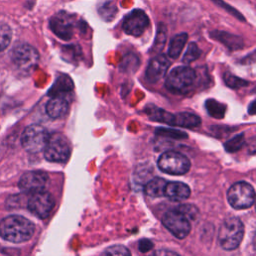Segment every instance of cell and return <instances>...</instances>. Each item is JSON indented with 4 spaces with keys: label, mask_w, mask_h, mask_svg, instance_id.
Returning a JSON list of instances; mask_svg holds the SVG:
<instances>
[{
    "label": "cell",
    "mask_w": 256,
    "mask_h": 256,
    "mask_svg": "<svg viewBox=\"0 0 256 256\" xmlns=\"http://www.w3.org/2000/svg\"><path fill=\"white\" fill-rule=\"evenodd\" d=\"M34 231V224L22 216H8L0 222V236L9 242L22 243L28 241L32 238Z\"/></svg>",
    "instance_id": "1"
},
{
    "label": "cell",
    "mask_w": 256,
    "mask_h": 256,
    "mask_svg": "<svg viewBox=\"0 0 256 256\" xmlns=\"http://www.w3.org/2000/svg\"><path fill=\"white\" fill-rule=\"evenodd\" d=\"M244 236V225L240 219L230 217L226 219L219 229V243L225 250L232 251L238 248Z\"/></svg>",
    "instance_id": "2"
},
{
    "label": "cell",
    "mask_w": 256,
    "mask_h": 256,
    "mask_svg": "<svg viewBox=\"0 0 256 256\" xmlns=\"http://www.w3.org/2000/svg\"><path fill=\"white\" fill-rule=\"evenodd\" d=\"M197 73L188 66L174 68L166 78L165 86L173 93H185L195 84Z\"/></svg>",
    "instance_id": "3"
},
{
    "label": "cell",
    "mask_w": 256,
    "mask_h": 256,
    "mask_svg": "<svg viewBox=\"0 0 256 256\" xmlns=\"http://www.w3.org/2000/svg\"><path fill=\"white\" fill-rule=\"evenodd\" d=\"M70 154V144L64 135L60 133L50 135L44 149V156L48 161L63 163L69 159Z\"/></svg>",
    "instance_id": "4"
},
{
    "label": "cell",
    "mask_w": 256,
    "mask_h": 256,
    "mask_svg": "<svg viewBox=\"0 0 256 256\" xmlns=\"http://www.w3.org/2000/svg\"><path fill=\"white\" fill-rule=\"evenodd\" d=\"M49 137L50 134L44 127L40 125L28 126L22 134V146L29 153H39L44 151Z\"/></svg>",
    "instance_id": "5"
},
{
    "label": "cell",
    "mask_w": 256,
    "mask_h": 256,
    "mask_svg": "<svg viewBox=\"0 0 256 256\" xmlns=\"http://www.w3.org/2000/svg\"><path fill=\"white\" fill-rule=\"evenodd\" d=\"M190 160L182 153L168 151L163 153L158 160L161 171L171 175H183L190 170Z\"/></svg>",
    "instance_id": "6"
},
{
    "label": "cell",
    "mask_w": 256,
    "mask_h": 256,
    "mask_svg": "<svg viewBox=\"0 0 256 256\" xmlns=\"http://www.w3.org/2000/svg\"><path fill=\"white\" fill-rule=\"evenodd\" d=\"M229 204L235 209L250 208L256 198L254 188L246 182H238L231 186L227 193Z\"/></svg>",
    "instance_id": "7"
},
{
    "label": "cell",
    "mask_w": 256,
    "mask_h": 256,
    "mask_svg": "<svg viewBox=\"0 0 256 256\" xmlns=\"http://www.w3.org/2000/svg\"><path fill=\"white\" fill-rule=\"evenodd\" d=\"M163 225L168 229L176 238L184 239L191 231L190 220L177 209L166 212L162 219Z\"/></svg>",
    "instance_id": "8"
},
{
    "label": "cell",
    "mask_w": 256,
    "mask_h": 256,
    "mask_svg": "<svg viewBox=\"0 0 256 256\" xmlns=\"http://www.w3.org/2000/svg\"><path fill=\"white\" fill-rule=\"evenodd\" d=\"M55 200L52 194L43 190L31 193L28 200L29 210L39 218H46L53 210Z\"/></svg>",
    "instance_id": "9"
},
{
    "label": "cell",
    "mask_w": 256,
    "mask_h": 256,
    "mask_svg": "<svg viewBox=\"0 0 256 256\" xmlns=\"http://www.w3.org/2000/svg\"><path fill=\"white\" fill-rule=\"evenodd\" d=\"M39 58L37 50L28 44H20L12 51V60L14 64L25 71L36 67Z\"/></svg>",
    "instance_id": "10"
},
{
    "label": "cell",
    "mask_w": 256,
    "mask_h": 256,
    "mask_svg": "<svg viewBox=\"0 0 256 256\" xmlns=\"http://www.w3.org/2000/svg\"><path fill=\"white\" fill-rule=\"evenodd\" d=\"M149 25V18L142 10L136 9L130 12L124 19L123 31L131 36H141Z\"/></svg>",
    "instance_id": "11"
},
{
    "label": "cell",
    "mask_w": 256,
    "mask_h": 256,
    "mask_svg": "<svg viewBox=\"0 0 256 256\" xmlns=\"http://www.w3.org/2000/svg\"><path fill=\"white\" fill-rule=\"evenodd\" d=\"M48 181V175L43 171H30L25 174L20 179L19 186L23 191L26 192H36L43 190Z\"/></svg>",
    "instance_id": "12"
},
{
    "label": "cell",
    "mask_w": 256,
    "mask_h": 256,
    "mask_svg": "<svg viewBox=\"0 0 256 256\" xmlns=\"http://www.w3.org/2000/svg\"><path fill=\"white\" fill-rule=\"evenodd\" d=\"M170 64V61L164 55H158L154 57L150 61L145 72L147 81L152 84L160 81L166 75Z\"/></svg>",
    "instance_id": "13"
},
{
    "label": "cell",
    "mask_w": 256,
    "mask_h": 256,
    "mask_svg": "<svg viewBox=\"0 0 256 256\" xmlns=\"http://www.w3.org/2000/svg\"><path fill=\"white\" fill-rule=\"evenodd\" d=\"M51 30L63 40L72 38L74 32V24L71 17L66 13H59L55 15L50 21Z\"/></svg>",
    "instance_id": "14"
},
{
    "label": "cell",
    "mask_w": 256,
    "mask_h": 256,
    "mask_svg": "<svg viewBox=\"0 0 256 256\" xmlns=\"http://www.w3.org/2000/svg\"><path fill=\"white\" fill-rule=\"evenodd\" d=\"M210 37L222 43L224 46L232 51L239 50L244 47V40L240 36L231 34L226 31H212L210 33Z\"/></svg>",
    "instance_id": "15"
},
{
    "label": "cell",
    "mask_w": 256,
    "mask_h": 256,
    "mask_svg": "<svg viewBox=\"0 0 256 256\" xmlns=\"http://www.w3.org/2000/svg\"><path fill=\"white\" fill-rule=\"evenodd\" d=\"M69 110V103L64 96H54L46 105V112L52 119L64 117Z\"/></svg>",
    "instance_id": "16"
},
{
    "label": "cell",
    "mask_w": 256,
    "mask_h": 256,
    "mask_svg": "<svg viewBox=\"0 0 256 256\" xmlns=\"http://www.w3.org/2000/svg\"><path fill=\"white\" fill-rule=\"evenodd\" d=\"M173 201H182L190 196V188L181 182H168L165 187V195Z\"/></svg>",
    "instance_id": "17"
},
{
    "label": "cell",
    "mask_w": 256,
    "mask_h": 256,
    "mask_svg": "<svg viewBox=\"0 0 256 256\" xmlns=\"http://www.w3.org/2000/svg\"><path fill=\"white\" fill-rule=\"evenodd\" d=\"M145 113L147 114L148 118L155 122L165 123L169 125H174L175 121V114H172L162 108H159L154 105H148L145 108Z\"/></svg>",
    "instance_id": "18"
},
{
    "label": "cell",
    "mask_w": 256,
    "mask_h": 256,
    "mask_svg": "<svg viewBox=\"0 0 256 256\" xmlns=\"http://www.w3.org/2000/svg\"><path fill=\"white\" fill-rule=\"evenodd\" d=\"M201 125V118L190 112H181L175 114L174 126H180L183 128H196Z\"/></svg>",
    "instance_id": "19"
},
{
    "label": "cell",
    "mask_w": 256,
    "mask_h": 256,
    "mask_svg": "<svg viewBox=\"0 0 256 256\" xmlns=\"http://www.w3.org/2000/svg\"><path fill=\"white\" fill-rule=\"evenodd\" d=\"M187 40H188L187 33H180L175 35L170 41V45L168 49L169 57H171L172 59H177L180 56L182 50L184 49L185 44L187 43Z\"/></svg>",
    "instance_id": "20"
},
{
    "label": "cell",
    "mask_w": 256,
    "mask_h": 256,
    "mask_svg": "<svg viewBox=\"0 0 256 256\" xmlns=\"http://www.w3.org/2000/svg\"><path fill=\"white\" fill-rule=\"evenodd\" d=\"M167 181L163 178H154L145 186V193L150 197H162L165 195Z\"/></svg>",
    "instance_id": "21"
},
{
    "label": "cell",
    "mask_w": 256,
    "mask_h": 256,
    "mask_svg": "<svg viewBox=\"0 0 256 256\" xmlns=\"http://www.w3.org/2000/svg\"><path fill=\"white\" fill-rule=\"evenodd\" d=\"M73 88V83L68 76L60 77L56 82L53 88L50 90L49 95L54 96H64V94L69 93Z\"/></svg>",
    "instance_id": "22"
},
{
    "label": "cell",
    "mask_w": 256,
    "mask_h": 256,
    "mask_svg": "<svg viewBox=\"0 0 256 256\" xmlns=\"http://www.w3.org/2000/svg\"><path fill=\"white\" fill-rule=\"evenodd\" d=\"M205 108L208 114L216 119H223L227 111L226 105H224L221 102H218L215 99H208L205 102Z\"/></svg>",
    "instance_id": "23"
},
{
    "label": "cell",
    "mask_w": 256,
    "mask_h": 256,
    "mask_svg": "<svg viewBox=\"0 0 256 256\" xmlns=\"http://www.w3.org/2000/svg\"><path fill=\"white\" fill-rule=\"evenodd\" d=\"M140 66V60L137 55L133 53H128L127 55L124 56L123 60L120 63V70L124 73H135Z\"/></svg>",
    "instance_id": "24"
},
{
    "label": "cell",
    "mask_w": 256,
    "mask_h": 256,
    "mask_svg": "<svg viewBox=\"0 0 256 256\" xmlns=\"http://www.w3.org/2000/svg\"><path fill=\"white\" fill-rule=\"evenodd\" d=\"M166 39H167V29H166L165 25L159 24L158 28H157L154 45L152 47V51L153 52H161L165 46Z\"/></svg>",
    "instance_id": "25"
},
{
    "label": "cell",
    "mask_w": 256,
    "mask_h": 256,
    "mask_svg": "<svg viewBox=\"0 0 256 256\" xmlns=\"http://www.w3.org/2000/svg\"><path fill=\"white\" fill-rule=\"evenodd\" d=\"M223 80H224L225 84L231 89H240V88H243V87H247L249 85L248 81H246L244 79H241L240 77L235 76V75H233L232 73H229V72L224 74Z\"/></svg>",
    "instance_id": "26"
},
{
    "label": "cell",
    "mask_w": 256,
    "mask_h": 256,
    "mask_svg": "<svg viewBox=\"0 0 256 256\" xmlns=\"http://www.w3.org/2000/svg\"><path fill=\"white\" fill-rule=\"evenodd\" d=\"M201 50L198 47V45L195 42H191L188 47L187 50L182 58V62L184 64H190L192 62H194L195 60L199 59V57L201 56Z\"/></svg>",
    "instance_id": "27"
},
{
    "label": "cell",
    "mask_w": 256,
    "mask_h": 256,
    "mask_svg": "<svg viewBox=\"0 0 256 256\" xmlns=\"http://www.w3.org/2000/svg\"><path fill=\"white\" fill-rule=\"evenodd\" d=\"M12 39V30L9 25L0 23V52L4 51Z\"/></svg>",
    "instance_id": "28"
},
{
    "label": "cell",
    "mask_w": 256,
    "mask_h": 256,
    "mask_svg": "<svg viewBox=\"0 0 256 256\" xmlns=\"http://www.w3.org/2000/svg\"><path fill=\"white\" fill-rule=\"evenodd\" d=\"M155 133L159 136L162 137H167V138H172V139H176V140H181V139H186L188 137V135L180 130H176V129H170V128H163V127H159L156 129Z\"/></svg>",
    "instance_id": "29"
},
{
    "label": "cell",
    "mask_w": 256,
    "mask_h": 256,
    "mask_svg": "<svg viewBox=\"0 0 256 256\" xmlns=\"http://www.w3.org/2000/svg\"><path fill=\"white\" fill-rule=\"evenodd\" d=\"M245 143V135L243 133L241 134H238L236 136H234L232 139L228 140L224 147H225V150L227 152H230V153H233V152H236L238 150H240L243 145Z\"/></svg>",
    "instance_id": "30"
},
{
    "label": "cell",
    "mask_w": 256,
    "mask_h": 256,
    "mask_svg": "<svg viewBox=\"0 0 256 256\" xmlns=\"http://www.w3.org/2000/svg\"><path fill=\"white\" fill-rule=\"evenodd\" d=\"M99 14L106 21H111L117 14V7L114 3L107 2L99 9Z\"/></svg>",
    "instance_id": "31"
},
{
    "label": "cell",
    "mask_w": 256,
    "mask_h": 256,
    "mask_svg": "<svg viewBox=\"0 0 256 256\" xmlns=\"http://www.w3.org/2000/svg\"><path fill=\"white\" fill-rule=\"evenodd\" d=\"M217 6L221 7L222 9H224L225 11H227L229 14H231L233 17H235L236 19H238L239 21H242V22H245V17L238 11L236 10L234 7H232L231 5L227 4L226 2H224L223 0H212Z\"/></svg>",
    "instance_id": "32"
},
{
    "label": "cell",
    "mask_w": 256,
    "mask_h": 256,
    "mask_svg": "<svg viewBox=\"0 0 256 256\" xmlns=\"http://www.w3.org/2000/svg\"><path fill=\"white\" fill-rule=\"evenodd\" d=\"M102 256H131V253L126 247L117 245L106 249Z\"/></svg>",
    "instance_id": "33"
},
{
    "label": "cell",
    "mask_w": 256,
    "mask_h": 256,
    "mask_svg": "<svg viewBox=\"0 0 256 256\" xmlns=\"http://www.w3.org/2000/svg\"><path fill=\"white\" fill-rule=\"evenodd\" d=\"M178 211H180L181 213H183L190 221L196 219L198 211L196 209V207L192 206V205H181L179 207L176 208Z\"/></svg>",
    "instance_id": "34"
},
{
    "label": "cell",
    "mask_w": 256,
    "mask_h": 256,
    "mask_svg": "<svg viewBox=\"0 0 256 256\" xmlns=\"http://www.w3.org/2000/svg\"><path fill=\"white\" fill-rule=\"evenodd\" d=\"M155 256H179V255H178L177 253H175L174 251L162 249V250H158V251L156 252Z\"/></svg>",
    "instance_id": "35"
},
{
    "label": "cell",
    "mask_w": 256,
    "mask_h": 256,
    "mask_svg": "<svg viewBox=\"0 0 256 256\" xmlns=\"http://www.w3.org/2000/svg\"><path fill=\"white\" fill-rule=\"evenodd\" d=\"M248 113L252 116L256 115V100L250 103V105L248 107Z\"/></svg>",
    "instance_id": "36"
},
{
    "label": "cell",
    "mask_w": 256,
    "mask_h": 256,
    "mask_svg": "<svg viewBox=\"0 0 256 256\" xmlns=\"http://www.w3.org/2000/svg\"><path fill=\"white\" fill-rule=\"evenodd\" d=\"M250 151L252 153H256V140L251 142V144H250Z\"/></svg>",
    "instance_id": "37"
}]
</instances>
